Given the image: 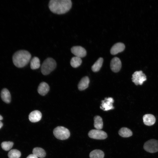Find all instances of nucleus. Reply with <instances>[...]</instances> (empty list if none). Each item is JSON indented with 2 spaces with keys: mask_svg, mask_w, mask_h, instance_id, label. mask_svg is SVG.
Instances as JSON below:
<instances>
[{
  "mask_svg": "<svg viewBox=\"0 0 158 158\" xmlns=\"http://www.w3.org/2000/svg\"><path fill=\"white\" fill-rule=\"evenodd\" d=\"M3 118V117H2V116L0 115V120H2Z\"/></svg>",
  "mask_w": 158,
  "mask_h": 158,
  "instance_id": "nucleus-28",
  "label": "nucleus"
},
{
  "mask_svg": "<svg viewBox=\"0 0 158 158\" xmlns=\"http://www.w3.org/2000/svg\"><path fill=\"white\" fill-rule=\"evenodd\" d=\"M55 61L51 58H48L43 62L41 67V71L44 75H47L53 71L56 68Z\"/></svg>",
  "mask_w": 158,
  "mask_h": 158,
  "instance_id": "nucleus-3",
  "label": "nucleus"
},
{
  "mask_svg": "<svg viewBox=\"0 0 158 158\" xmlns=\"http://www.w3.org/2000/svg\"><path fill=\"white\" fill-rule=\"evenodd\" d=\"M33 154L37 157L42 158L46 155V152L42 148L37 147L34 148L32 150Z\"/></svg>",
  "mask_w": 158,
  "mask_h": 158,
  "instance_id": "nucleus-20",
  "label": "nucleus"
},
{
  "mask_svg": "<svg viewBox=\"0 0 158 158\" xmlns=\"http://www.w3.org/2000/svg\"><path fill=\"white\" fill-rule=\"evenodd\" d=\"M1 97L3 101L7 103H9L11 100V96L9 91L6 88L3 89L1 92Z\"/></svg>",
  "mask_w": 158,
  "mask_h": 158,
  "instance_id": "nucleus-16",
  "label": "nucleus"
},
{
  "mask_svg": "<svg viewBox=\"0 0 158 158\" xmlns=\"http://www.w3.org/2000/svg\"><path fill=\"white\" fill-rule=\"evenodd\" d=\"M88 135L91 138L98 139L103 140L107 138V133L104 131L98 129H92L89 131Z\"/></svg>",
  "mask_w": 158,
  "mask_h": 158,
  "instance_id": "nucleus-7",
  "label": "nucleus"
},
{
  "mask_svg": "<svg viewBox=\"0 0 158 158\" xmlns=\"http://www.w3.org/2000/svg\"><path fill=\"white\" fill-rule=\"evenodd\" d=\"M121 67V63L118 58L115 57L111 60L110 63V68L114 72H117L120 70Z\"/></svg>",
  "mask_w": 158,
  "mask_h": 158,
  "instance_id": "nucleus-10",
  "label": "nucleus"
},
{
  "mask_svg": "<svg viewBox=\"0 0 158 158\" xmlns=\"http://www.w3.org/2000/svg\"><path fill=\"white\" fill-rule=\"evenodd\" d=\"M26 158H38V157L33 154H31L29 155Z\"/></svg>",
  "mask_w": 158,
  "mask_h": 158,
  "instance_id": "nucleus-26",
  "label": "nucleus"
},
{
  "mask_svg": "<svg viewBox=\"0 0 158 158\" xmlns=\"http://www.w3.org/2000/svg\"><path fill=\"white\" fill-rule=\"evenodd\" d=\"M3 125L2 123L0 120V129L2 127Z\"/></svg>",
  "mask_w": 158,
  "mask_h": 158,
  "instance_id": "nucleus-27",
  "label": "nucleus"
},
{
  "mask_svg": "<svg viewBox=\"0 0 158 158\" xmlns=\"http://www.w3.org/2000/svg\"><path fill=\"white\" fill-rule=\"evenodd\" d=\"M94 126L97 129L101 130L103 128V122L102 118L99 116H96L94 117Z\"/></svg>",
  "mask_w": 158,
  "mask_h": 158,
  "instance_id": "nucleus-18",
  "label": "nucleus"
},
{
  "mask_svg": "<svg viewBox=\"0 0 158 158\" xmlns=\"http://www.w3.org/2000/svg\"><path fill=\"white\" fill-rule=\"evenodd\" d=\"M21 155V153L19 150L13 149L9 152L8 155L9 158H19Z\"/></svg>",
  "mask_w": 158,
  "mask_h": 158,
  "instance_id": "nucleus-24",
  "label": "nucleus"
},
{
  "mask_svg": "<svg viewBox=\"0 0 158 158\" xmlns=\"http://www.w3.org/2000/svg\"><path fill=\"white\" fill-rule=\"evenodd\" d=\"M31 54L28 51L21 50L16 52L12 59L14 64L18 68H22L26 65L31 58Z\"/></svg>",
  "mask_w": 158,
  "mask_h": 158,
  "instance_id": "nucleus-2",
  "label": "nucleus"
},
{
  "mask_svg": "<svg viewBox=\"0 0 158 158\" xmlns=\"http://www.w3.org/2000/svg\"><path fill=\"white\" fill-rule=\"evenodd\" d=\"M42 116L41 112L38 110H35L31 112L29 115V119L32 122H36L40 121Z\"/></svg>",
  "mask_w": 158,
  "mask_h": 158,
  "instance_id": "nucleus-12",
  "label": "nucleus"
},
{
  "mask_svg": "<svg viewBox=\"0 0 158 158\" xmlns=\"http://www.w3.org/2000/svg\"><path fill=\"white\" fill-rule=\"evenodd\" d=\"M89 82V79L88 77L85 76L83 77L78 84V89L80 90H85L88 87Z\"/></svg>",
  "mask_w": 158,
  "mask_h": 158,
  "instance_id": "nucleus-15",
  "label": "nucleus"
},
{
  "mask_svg": "<svg viewBox=\"0 0 158 158\" xmlns=\"http://www.w3.org/2000/svg\"><path fill=\"white\" fill-rule=\"evenodd\" d=\"M72 5L71 0H51L49 3L50 10L52 13L61 14L68 12Z\"/></svg>",
  "mask_w": 158,
  "mask_h": 158,
  "instance_id": "nucleus-1",
  "label": "nucleus"
},
{
  "mask_svg": "<svg viewBox=\"0 0 158 158\" xmlns=\"http://www.w3.org/2000/svg\"><path fill=\"white\" fill-rule=\"evenodd\" d=\"M89 156L90 158H104V153L101 150H95L90 152Z\"/></svg>",
  "mask_w": 158,
  "mask_h": 158,
  "instance_id": "nucleus-19",
  "label": "nucleus"
},
{
  "mask_svg": "<svg viewBox=\"0 0 158 158\" xmlns=\"http://www.w3.org/2000/svg\"><path fill=\"white\" fill-rule=\"evenodd\" d=\"M114 100L111 97L106 98L104 100L102 101V104L100 108L104 111H108L113 109L114 107L113 106V103Z\"/></svg>",
  "mask_w": 158,
  "mask_h": 158,
  "instance_id": "nucleus-9",
  "label": "nucleus"
},
{
  "mask_svg": "<svg viewBox=\"0 0 158 158\" xmlns=\"http://www.w3.org/2000/svg\"><path fill=\"white\" fill-rule=\"evenodd\" d=\"M143 122L147 126H151L155 123L156 118L153 115L150 114H146L143 117Z\"/></svg>",
  "mask_w": 158,
  "mask_h": 158,
  "instance_id": "nucleus-13",
  "label": "nucleus"
},
{
  "mask_svg": "<svg viewBox=\"0 0 158 158\" xmlns=\"http://www.w3.org/2000/svg\"><path fill=\"white\" fill-rule=\"evenodd\" d=\"M40 66V60L37 57H34L31 59L30 63V68L32 69H36L39 68Z\"/></svg>",
  "mask_w": 158,
  "mask_h": 158,
  "instance_id": "nucleus-22",
  "label": "nucleus"
},
{
  "mask_svg": "<svg viewBox=\"0 0 158 158\" xmlns=\"http://www.w3.org/2000/svg\"><path fill=\"white\" fill-rule=\"evenodd\" d=\"M143 148L147 152L151 153L158 152V140L152 139L148 140L144 144Z\"/></svg>",
  "mask_w": 158,
  "mask_h": 158,
  "instance_id": "nucleus-5",
  "label": "nucleus"
},
{
  "mask_svg": "<svg viewBox=\"0 0 158 158\" xmlns=\"http://www.w3.org/2000/svg\"><path fill=\"white\" fill-rule=\"evenodd\" d=\"M82 60L81 58L77 56L72 57L70 61V64L73 68H77L81 64Z\"/></svg>",
  "mask_w": 158,
  "mask_h": 158,
  "instance_id": "nucleus-23",
  "label": "nucleus"
},
{
  "mask_svg": "<svg viewBox=\"0 0 158 158\" xmlns=\"http://www.w3.org/2000/svg\"><path fill=\"white\" fill-rule=\"evenodd\" d=\"M71 51L72 54L76 56L79 58L85 57L86 55V51L83 47L80 46H75L72 47Z\"/></svg>",
  "mask_w": 158,
  "mask_h": 158,
  "instance_id": "nucleus-8",
  "label": "nucleus"
},
{
  "mask_svg": "<svg viewBox=\"0 0 158 158\" xmlns=\"http://www.w3.org/2000/svg\"><path fill=\"white\" fill-rule=\"evenodd\" d=\"M53 133L55 137L60 140L68 139L70 136V132L67 128L63 126H58L54 129Z\"/></svg>",
  "mask_w": 158,
  "mask_h": 158,
  "instance_id": "nucleus-4",
  "label": "nucleus"
},
{
  "mask_svg": "<svg viewBox=\"0 0 158 158\" xmlns=\"http://www.w3.org/2000/svg\"><path fill=\"white\" fill-rule=\"evenodd\" d=\"M13 143L11 141L3 142L1 144V146L3 150L5 151H8L12 147Z\"/></svg>",
  "mask_w": 158,
  "mask_h": 158,
  "instance_id": "nucleus-25",
  "label": "nucleus"
},
{
  "mask_svg": "<svg viewBox=\"0 0 158 158\" xmlns=\"http://www.w3.org/2000/svg\"><path fill=\"white\" fill-rule=\"evenodd\" d=\"M103 61V59L99 58L92 67V70L94 72H97L99 70L102 66Z\"/></svg>",
  "mask_w": 158,
  "mask_h": 158,
  "instance_id": "nucleus-21",
  "label": "nucleus"
},
{
  "mask_svg": "<svg viewBox=\"0 0 158 158\" xmlns=\"http://www.w3.org/2000/svg\"><path fill=\"white\" fill-rule=\"evenodd\" d=\"M125 48L124 44L121 42L115 44L110 50V53L112 55H115L123 51Z\"/></svg>",
  "mask_w": 158,
  "mask_h": 158,
  "instance_id": "nucleus-11",
  "label": "nucleus"
},
{
  "mask_svg": "<svg viewBox=\"0 0 158 158\" xmlns=\"http://www.w3.org/2000/svg\"><path fill=\"white\" fill-rule=\"evenodd\" d=\"M118 134L120 136L124 138L130 137L133 135L131 130L126 127L121 128L119 130Z\"/></svg>",
  "mask_w": 158,
  "mask_h": 158,
  "instance_id": "nucleus-17",
  "label": "nucleus"
},
{
  "mask_svg": "<svg viewBox=\"0 0 158 158\" xmlns=\"http://www.w3.org/2000/svg\"><path fill=\"white\" fill-rule=\"evenodd\" d=\"M132 81L136 85H142L143 82L146 80V76L142 71H136L132 75Z\"/></svg>",
  "mask_w": 158,
  "mask_h": 158,
  "instance_id": "nucleus-6",
  "label": "nucleus"
},
{
  "mask_svg": "<svg viewBox=\"0 0 158 158\" xmlns=\"http://www.w3.org/2000/svg\"><path fill=\"white\" fill-rule=\"evenodd\" d=\"M49 90V85L45 82L41 83L38 86L37 91L38 93L42 96L46 95Z\"/></svg>",
  "mask_w": 158,
  "mask_h": 158,
  "instance_id": "nucleus-14",
  "label": "nucleus"
}]
</instances>
